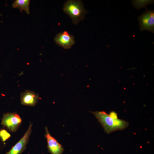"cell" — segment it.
<instances>
[{
    "label": "cell",
    "instance_id": "6",
    "mask_svg": "<svg viewBox=\"0 0 154 154\" xmlns=\"http://www.w3.org/2000/svg\"><path fill=\"white\" fill-rule=\"evenodd\" d=\"M56 43L65 49H70L75 42L74 36L64 31L58 33L54 38Z\"/></svg>",
    "mask_w": 154,
    "mask_h": 154
},
{
    "label": "cell",
    "instance_id": "5",
    "mask_svg": "<svg viewBox=\"0 0 154 154\" xmlns=\"http://www.w3.org/2000/svg\"><path fill=\"white\" fill-rule=\"evenodd\" d=\"M32 124H31L21 139L5 154H22L25 149L32 132Z\"/></svg>",
    "mask_w": 154,
    "mask_h": 154
},
{
    "label": "cell",
    "instance_id": "7",
    "mask_svg": "<svg viewBox=\"0 0 154 154\" xmlns=\"http://www.w3.org/2000/svg\"><path fill=\"white\" fill-rule=\"evenodd\" d=\"M46 133L45 137L47 142V147L51 154H61L64 151L62 145L50 134L47 127H45Z\"/></svg>",
    "mask_w": 154,
    "mask_h": 154
},
{
    "label": "cell",
    "instance_id": "9",
    "mask_svg": "<svg viewBox=\"0 0 154 154\" xmlns=\"http://www.w3.org/2000/svg\"><path fill=\"white\" fill-rule=\"evenodd\" d=\"M30 2L29 0H16L13 3L12 6L24 10L29 14Z\"/></svg>",
    "mask_w": 154,
    "mask_h": 154
},
{
    "label": "cell",
    "instance_id": "12",
    "mask_svg": "<svg viewBox=\"0 0 154 154\" xmlns=\"http://www.w3.org/2000/svg\"><path fill=\"white\" fill-rule=\"evenodd\" d=\"M109 116L113 119H117V114L114 112H111L110 113Z\"/></svg>",
    "mask_w": 154,
    "mask_h": 154
},
{
    "label": "cell",
    "instance_id": "3",
    "mask_svg": "<svg viewBox=\"0 0 154 154\" xmlns=\"http://www.w3.org/2000/svg\"><path fill=\"white\" fill-rule=\"evenodd\" d=\"M1 120L2 125L12 132L15 131L22 122L19 116L15 113L4 114Z\"/></svg>",
    "mask_w": 154,
    "mask_h": 154
},
{
    "label": "cell",
    "instance_id": "1",
    "mask_svg": "<svg viewBox=\"0 0 154 154\" xmlns=\"http://www.w3.org/2000/svg\"><path fill=\"white\" fill-rule=\"evenodd\" d=\"M101 124L105 131L110 133L116 130H122L128 126L126 121L118 119H113L104 111L92 112Z\"/></svg>",
    "mask_w": 154,
    "mask_h": 154
},
{
    "label": "cell",
    "instance_id": "8",
    "mask_svg": "<svg viewBox=\"0 0 154 154\" xmlns=\"http://www.w3.org/2000/svg\"><path fill=\"white\" fill-rule=\"evenodd\" d=\"M38 95L34 92L26 90L21 93V104L25 105L34 106L37 102Z\"/></svg>",
    "mask_w": 154,
    "mask_h": 154
},
{
    "label": "cell",
    "instance_id": "11",
    "mask_svg": "<svg viewBox=\"0 0 154 154\" xmlns=\"http://www.w3.org/2000/svg\"><path fill=\"white\" fill-rule=\"evenodd\" d=\"M10 136V134L6 130L2 129L0 130V137L3 141H5Z\"/></svg>",
    "mask_w": 154,
    "mask_h": 154
},
{
    "label": "cell",
    "instance_id": "4",
    "mask_svg": "<svg viewBox=\"0 0 154 154\" xmlns=\"http://www.w3.org/2000/svg\"><path fill=\"white\" fill-rule=\"evenodd\" d=\"M141 31L147 30L154 33V11L147 10L138 18Z\"/></svg>",
    "mask_w": 154,
    "mask_h": 154
},
{
    "label": "cell",
    "instance_id": "2",
    "mask_svg": "<svg viewBox=\"0 0 154 154\" xmlns=\"http://www.w3.org/2000/svg\"><path fill=\"white\" fill-rule=\"evenodd\" d=\"M64 11L72 19L73 23L76 25L84 18L87 11L80 0H68L65 1L63 8Z\"/></svg>",
    "mask_w": 154,
    "mask_h": 154
},
{
    "label": "cell",
    "instance_id": "10",
    "mask_svg": "<svg viewBox=\"0 0 154 154\" xmlns=\"http://www.w3.org/2000/svg\"><path fill=\"white\" fill-rule=\"evenodd\" d=\"M154 0H132V4L137 9H140L143 7H146V6L151 4H153Z\"/></svg>",
    "mask_w": 154,
    "mask_h": 154
}]
</instances>
